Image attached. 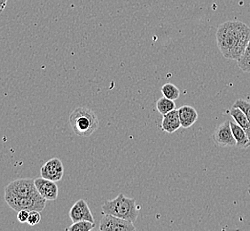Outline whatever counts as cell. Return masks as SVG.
<instances>
[{
  "label": "cell",
  "mask_w": 250,
  "mask_h": 231,
  "mask_svg": "<svg viewBox=\"0 0 250 231\" xmlns=\"http://www.w3.org/2000/svg\"><path fill=\"white\" fill-rule=\"evenodd\" d=\"M216 37L222 55L228 60L238 61L250 42V28L240 21L231 20L218 27Z\"/></svg>",
  "instance_id": "1"
},
{
  "label": "cell",
  "mask_w": 250,
  "mask_h": 231,
  "mask_svg": "<svg viewBox=\"0 0 250 231\" xmlns=\"http://www.w3.org/2000/svg\"><path fill=\"white\" fill-rule=\"evenodd\" d=\"M104 214H110L129 222H136L139 215V207H137L136 199L125 197L119 194L116 198L107 200L101 207Z\"/></svg>",
  "instance_id": "2"
},
{
  "label": "cell",
  "mask_w": 250,
  "mask_h": 231,
  "mask_svg": "<svg viewBox=\"0 0 250 231\" xmlns=\"http://www.w3.org/2000/svg\"><path fill=\"white\" fill-rule=\"evenodd\" d=\"M96 114L84 107L76 108L69 116V125L78 136L89 137L99 128Z\"/></svg>",
  "instance_id": "3"
},
{
  "label": "cell",
  "mask_w": 250,
  "mask_h": 231,
  "mask_svg": "<svg viewBox=\"0 0 250 231\" xmlns=\"http://www.w3.org/2000/svg\"><path fill=\"white\" fill-rule=\"evenodd\" d=\"M5 199L7 205L17 212L21 210L43 212L47 201L39 193L29 197H8Z\"/></svg>",
  "instance_id": "4"
},
{
  "label": "cell",
  "mask_w": 250,
  "mask_h": 231,
  "mask_svg": "<svg viewBox=\"0 0 250 231\" xmlns=\"http://www.w3.org/2000/svg\"><path fill=\"white\" fill-rule=\"evenodd\" d=\"M39 194L35 180L21 178L15 180L5 187V198L8 197H29Z\"/></svg>",
  "instance_id": "5"
},
{
  "label": "cell",
  "mask_w": 250,
  "mask_h": 231,
  "mask_svg": "<svg viewBox=\"0 0 250 231\" xmlns=\"http://www.w3.org/2000/svg\"><path fill=\"white\" fill-rule=\"evenodd\" d=\"M214 142L222 148L236 147L234 135L231 130V120H226L217 126V129L213 134Z\"/></svg>",
  "instance_id": "6"
},
{
  "label": "cell",
  "mask_w": 250,
  "mask_h": 231,
  "mask_svg": "<svg viewBox=\"0 0 250 231\" xmlns=\"http://www.w3.org/2000/svg\"><path fill=\"white\" fill-rule=\"evenodd\" d=\"M99 230L101 231H133L137 229L133 225V222L110 214H104Z\"/></svg>",
  "instance_id": "7"
},
{
  "label": "cell",
  "mask_w": 250,
  "mask_h": 231,
  "mask_svg": "<svg viewBox=\"0 0 250 231\" xmlns=\"http://www.w3.org/2000/svg\"><path fill=\"white\" fill-rule=\"evenodd\" d=\"M40 174L41 177L55 183L61 181L64 175V166L62 160L58 158L50 159L40 169Z\"/></svg>",
  "instance_id": "8"
},
{
  "label": "cell",
  "mask_w": 250,
  "mask_h": 231,
  "mask_svg": "<svg viewBox=\"0 0 250 231\" xmlns=\"http://www.w3.org/2000/svg\"><path fill=\"white\" fill-rule=\"evenodd\" d=\"M69 217L73 222H80V221L94 222V217L92 215L91 209L86 201L83 199H79L74 204V206L70 208Z\"/></svg>",
  "instance_id": "9"
},
{
  "label": "cell",
  "mask_w": 250,
  "mask_h": 231,
  "mask_svg": "<svg viewBox=\"0 0 250 231\" xmlns=\"http://www.w3.org/2000/svg\"><path fill=\"white\" fill-rule=\"evenodd\" d=\"M35 184L39 194L47 201H53L58 198V186L55 182L48 179H35Z\"/></svg>",
  "instance_id": "10"
},
{
  "label": "cell",
  "mask_w": 250,
  "mask_h": 231,
  "mask_svg": "<svg viewBox=\"0 0 250 231\" xmlns=\"http://www.w3.org/2000/svg\"><path fill=\"white\" fill-rule=\"evenodd\" d=\"M161 126H162V129L168 134H173L180 127H182L181 122L179 119L178 110H174L163 116Z\"/></svg>",
  "instance_id": "11"
},
{
  "label": "cell",
  "mask_w": 250,
  "mask_h": 231,
  "mask_svg": "<svg viewBox=\"0 0 250 231\" xmlns=\"http://www.w3.org/2000/svg\"><path fill=\"white\" fill-rule=\"evenodd\" d=\"M181 126L183 128H189L195 124L198 119V112L192 106L184 105L178 110Z\"/></svg>",
  "instance_id": "12"
},
{
  "label": "cell",
  "mask_w": 250,
  "mask_h": 231,
  "mask_svg": "<svg viewBox=\"0 0 250 231\" xmlns=\"http://www.w3.org/2000/svg\"><path fill=\"white\" fill-rule=\"evenodd\" d=\"M231 126L236 142H237L236 147H238L240 149H247L250 147L249 135L241 125L237 124L236 122L231 120Z\"/></svg>",
  "instance_id": "13"
},
{
  "label": "cell",
  "mask_w": 250,
  "mask_h": 231,
  "mask_svg": "<svg viewBox=\"0 0 250 231\" xmlns=\"http://www.w3.org/2000/svg\"><path fill=\"white\" fill-rule=\"evenodd\" d=\"M229 113L236 123L241 125V127L247 132V134L249 135V138H250V124L245 113L240 108L235 106L231 107V109L229 110Z\"/></svg>",
  "instance_id": "14"
},
{
  "label": "cell",
  "mask_w": 250,
  "mask_h": 231,
  "mask_svg": "<svg viewBox=\"0 0 250 231\" xmlns=\"http://www.w3.org/2000/svg\"><path fill=\"white\" fill-rule=\"evenodd\" d=\"M156 109L161 115L164 116L176 110V104L172 100L163 96L156 101Z\"/></svg>",
  "instance_id": "15"
},
{
  "label": "cell",
  "mask_w": 250,
  "mask_h": 231,
  "mask_svg": "<svg viewBox=\"0 0 250 231\" xmlns=\"http://www.w3.org/2000/svg\"><path fill=\"white\" fill-rule=\"evenodd\" d=\"M161 91L163 93V96L170 99L172 101L178 100L179 96H180L179 89L175 85L170 84V83H167V84L164 85L161 88Z\"/></svg>",
  "instance_id": "16"
},
{
  "label": "cell",
  "mask_w": 250,
  "mask_h": 231,
  "mask_svg": "<svg viewBox=\"0 0 250 231\" xmlns=\"http://www.w3.org/2000/svg\"><path fill=\"white\" fill-rule=\"evenodd\" d=\"M237 64L242 71L250 72V42L246 47L245 52L241 57L237 61Z\"/></svg>",
  "instance_id": "17"
},
{
  "label": "cell",
  "mask_w": 250,
  "mask_h": 231,
  "mask_svg": "<svg viewBox=\"0 0 250 231\" xmlns=\"http://www.w3.org/2000/svg\"><path fill=\"white\" fill-rule=\"evenodd\" d=\"M94 222L89 221H80V222H73L72 225L66 229L69 231H90L94 229Z\"/></svg>",
  "instance_id": "18"
},
{
  "label": "cell",
  "mask_w": 250,
  "mask_h": 231,
  "mask_svg": "<svg viewBox=\"0 0 250 231\" xmlns=\"http://www.w3.org/2000/svg\"><path fill=\"white\" fill-rule=\"evenodd\" d=\"M233 106L238 107V108H240L241 110L243 111V112L247 116L248 119L250 121V102L245 101V100H241H241H237L234 102Z\"/></svg>",
  "instance_id": "19"
},
{
  "label": "cell",
  "mask_w": 250,
  "mask_h": 231,
  "mask_svg": "<svg viewBox=\"0 0 250 231\" xmlns=\"http://www.w3.org/2000/svg\"><path fill=\"white\" fill-rule=\"evenodd\" d=\"M41 221V215L40 212L38 211H31L29 212V220H28V224L29 226H35L37 224H39Z\"/></svg>",
  "instance_id": "20"
},
{
  "label": "cell",
  "mask_w": 250,
  "mask_h": 231,
  "mask_svg": "<svg viewBox=\"0 0 250 231\" xmlns=\"http://www.w3.org/2000/svg\"><path fill=\"white\" fill-rule=\"evenodd\" d=\"M29 216V211L21 210V211H19L18 213H17V220H18L21 223H25V222H28Z\"/></svg>",
  "instance_id": "21"
},
{
  "label": "cell",
  "mask_w": 250,
  "mask_h": 231,
  "mask_svg": "<svg viewBox=\"0 0 250 231\" xmlns=\"http://www.w3.org/2000/svg\"><path fill=\"white\" fill-rule=\"evenodd\" d=\"M6 4H7V0H0V12L4 11Z\"/></svg>",
  "instance_id": "22"
}]
</instances>
